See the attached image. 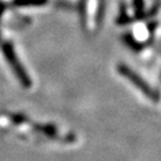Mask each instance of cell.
I'll use <instances>...</instances> for the list:
<instances>
[{"instance_id": "1", "label": "cell", "mask_w": 161, "mask_h": 161, "mask_svg": "<svg viewBox=\"0 0 161 161\" xmlns=\"http://www.w3.org/2000/svg\"><path fill=\"white\" fill-rule=\"evenodd\" d=\"M119 70L122 72V74H124L128 79H130V80H131L132 82H134V84H135V85L140 88V90H142V91H143L146 94H148L149 97H153V93H150V88L147 86L146 84H144L143 80H141V79L138 78L137 75H135L132 72H130L127 67H121V68H119Z\"/></svg>"}]
</instances>
